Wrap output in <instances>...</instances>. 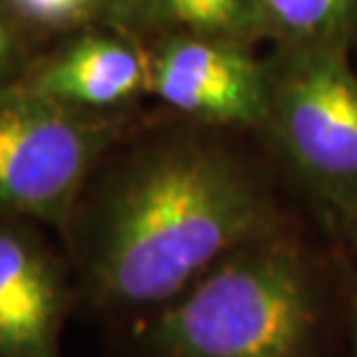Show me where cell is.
Returning <instances> with one entry per match:
<instances>
[{
  "label": "cell",
  "mask_w": 357,
  "mask_h": 357,
  "mask_svg": "<svg viewBox=\"0 0 357 357\" xmlns=\"http://www.w3.org/2000/svg\"><path fill=\"white\" fill-rule=\"evenodd\" d=\"M275 199L238 157L176 141L136 155L79 203L83 298L111 316L155 311L258 233L281 224Z\"/></svg>",
  "instance_id": "cell-1"
},
{
  "label": "cell",
  "mask_w": 357,
  "mask_h": 357,
  "mask_svg": "<svg viewBox=\"0 0 357 357\" xmlns=\"http://www.w3.org/2000/svg\"><path fill=\"white\" fill-rule=\"evenodd\" d=\"M332 305L318 263L281 222L134 328L136 357H328Z\"/></svg>",
  "instance_id": "cell-2"
},
{
  "label": "cell",
  "mask_w": 357,
  "mask_h": 357,
  "mask_svg": "<svg viewBox=\"0 0 357 357\" xmlns=\"http://www.w3.org/2000/svg\"><path fill=\"white\" fill-rule=\"evenodd\" d=\"M265 127L330 212L357 203V77L346 42L286 47L270 67Z\"/></svg>",
  "instance_id": "cell-3"
},
{
  "label": "cell",
  "mask_w": 357,
  "mask_h": 357,
  "mask_svg": "<svg viewBox=\"0 0 357 357\" xmlns=\"http://www.w3.org/2000/svg\"><path fill=\"white\" fill-rule=\"evenodd\" d=\"M51 97H0V219L70 226L102 148L100 125Z\"/></svg>",
  "instance_id": "cell-4"
},
{
  "label": "cell",
  "mask_w": 357,
  "mask_h": 357,
  "mask_svg": "<svg viewBox=\"0 0 357 357\" xmlns=\"http://www.w3.org/2000/svg\"><path fill=\"white\" fill-rule=\"evenodd\" d=\"M148 90L187 116L222 125H265L270 65L247 42L215 35L176 37L150 65Z\"/></svg>",
  "instance_id": "cell-5"
},
{
  "label": "cell",
  "mask_w": 357,
  "mask_h": 357,
  "mask_svg": "<svg viewBox=\"0 0 357 357\" xmlns=\"http://www.w3.org/2000/svg\"><path fill=\"white\" fill-rule=\"evenodd\" d=\"M72 291L60 258L24 219H0V357H63Z\"/></svg>",
  "instance_id": "cell-6"
},
{
  "label": "cell",
  "mask_w": 357,
  "mask_h": 357,
  "mask_svg": "<svg viewBox=\"0 0 357 357\" xmlns=\"http://www.w3.org/2000/svg\"><path fill=\"white\" fill-rule=\"evenodd\" d=\"M150 65L116 37H86L56 56L30 81V93L67 106H113L148 88Z\"/></svg>",
  "instance_id": "cell-7"
},
{
  "label": "cell",
  "mask_w": 357,
  "mask_h": 357,
  "mask_svg": "<svg viewBox=\"0 0 357 357\" xmlns=\"http://www.w3.org/2000/svg\"><path fill=\"white\" fill-rule=\"evenodd\" d=\"M265 33L284 47L346 42L357 28V0H258Z\"/></svg>",
  "instance_id": "cell-8"
},
{
  "label": "cell",
  "mask_w": 357,
  "mask_h": 357,
  "mask_svg": "<svg viewBox=\"0 0 357 357\" xmlns=\"http://www.w3.org/2000/svg\"><path fill=\"white\" fill-rule=\"evenodd\" d=\"M150 19L189 35H215L247 42L263 35L258 0H148Z\"/></svg>",
  "instance_id": "cell-9"
},
{
  "label": "cell",
  "mask_w": 357,
  "mask_h": 357,
  "mask_svg": "<svg viewBox=\"0 0 357 357\" xmlns=\"http://www.w3.org/2000/svg\"><path fill=\"white\" fill-rule=\"evenodd\" d=\"M26 17L42 21V24H65L70 19L81 17L95 0H14Z\"/></svg>",
  "instance_id": "cell-10"
},
{
  "label": "cell",
  "mask_w": 357,
  "mask_h": 357,
  "mask_svg": "<svg viewBox=\"0 0 357 357\" xmlns=\"http://www.w3.org/2000/svg\"><path fill=\"white\" fill-rule=\"evenodd\" d=\"M341 311H344L346 357H357V270L348 268L341 284Z\"/></svg>",
  "instance_id": "cell-11"
},
{
  "label": "cell",
  "mask_w": 357,
  "mask_h": 357,
  "mask_svg": "<svg viewBox=\"0 0 357 357\" xmlns=\"http://www.w3.org/2000/svg\"><path fill=\"white\" fill-rule=\"evenodd\" d=\"M19 60V40L14 28L10 26L3 14H0V77L10 72L14 63Z\"/></svg>",
  "instance_id": "cell-12"
},
{
  "label": "cell",
  "mask_w": 357,
  "mask_h": 357,
  "mask_svg": "<svg viewBox=\"0 0 357 357\" xmlns=\"http://www.w3.org/2000/svg\"><path fill=\"white\" fill-rule=\"evenodd\" d=\"M332 215H334V219H337L344 238L351 242V247L357 252V203L348 205V208H344V210L332 212Z\"/></svg>",
  "instance_id": "cell-13"
},
{
  "label": "cell",
  "mask_w": 357,
  "mask_h": 357,
  "mask_svg": "<svg viewBox=\"0 0 357 357\" xmlns=\"http://www.w3.org/2000/svg\"><path fill=\"white\" fill-rule=\"evenodd\" d=\"M95 3H100V0H95Z\"/></svg>",
  "instance_id": "cell-14"
}]
</instances>
